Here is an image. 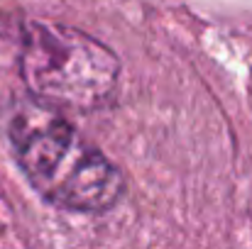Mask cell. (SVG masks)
Segmentation results:
<instances>
[{
	"mask_svg": "<svg viewBox=\"0 0 252 249\" xmlns=\"http://www.w3.org/2000/svg\"><path fill=\"white\" fill-rule=\"evenodd\" d=\"M7 135L22 173L49 203L95 213L120 198V171L74 130L62 110L37 98L22 100L10 115Z\"/></svg>",
	"mask_w": 252,
	"mask_h": 249,
	"instance_id": "6da1fadb",
	"label": "cell"
},
{
	"mask_svg": "<svg viewBox=\"0 0 252 249\" xmlns=\"http://www.w3.org/2000/svg\"><path fill=\"white\" fill-rule=\"evenodd\" d=\"M20 71L39 103L57 110H93L113 95L120 64L91 34L37 20L25 27Z\"/></svg>",
	"mask_w": 252,
	"mask_h": 249,
	"instance_id": "7a4b0ae2",
	"label": "cell"
}]
</instances>
